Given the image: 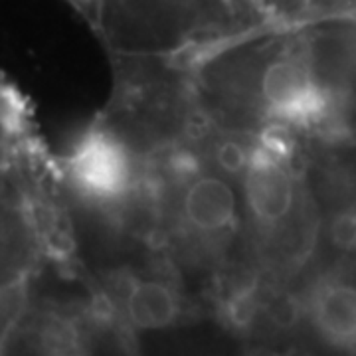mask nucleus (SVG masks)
I'll return each instance as SVG.
<instances>
[{
	"instance_id": "nucleus-1",
	"label": "nucleus",
	"mask_w": 356,
	"mask_h": 356,
	"mask_svg": "<svg viewBox=\"0 0 356 356\" xmlns=\"http://www.w3.org/2000/svg\"><path fill=\"white\" fill-rule=\"evenodd\" d=\"M259 93L273 117L299 125L323 119L337 103L334 93L299 58H281L267 65Z\"/></svg>"
},
{
	"instance_id": "nucleus-2",
	"label": "nucleus",
	"mask_w": 356,
	"mask_h": 356,
	"mask_svg": "<svg viewBox=\"0 0 356 356\" xmlns=\"http://www.w3.org/2000/svg\"><path fill=\"white\" fill-rule=\"evenodd\" d=\"M245 202L264 226H277L289 216L295 202V186L280 151L264 145L245 166Z\"/></svg>"
},
{
	"instance_id": "nucleus-3",
	"label": "nucleus",
	"mask_w": 356,
	"mask_h": 356,
	"mask_svg": "<svg viewBox=\"0 0 356 356\" xmlns=\"http://www.w3.org/2000/svg\"><path fill=\"white\" fill-rule=\"evenodd\" d=\"M76 186L91 198L109 200L127 188L131 165L123 147L105 133H93L77 147L70 161Z\"/></svg>"
},
{
	"instance_id": "nucleus-4",
	"label": "nucleus",
	"mask_w": 356,
	"mask_h": 356,
	"mask_svg": "<svg viewBox=\"0 0 356 356\" xmlns=\"http://www.w3.org/2000/svg\"><path fill=\"white\" fill-rule=\"evenodd\" d=\"M311 317L327 343L356 348V277H332L321 283L311 301Z\"/></svg>"
},
{
	"instance_id": "nucleus-5",
	"label": "nucleus",
	"mask_w": 356,
	"mask_h": 356,
	"mask_svg": "<svg viewBox=\"0 0 356 356\" xmlns=\"http://www.w3.org/2000/svg\"><path fill=\"white\" fill-rule=\"evenodd\" d=\"M188 226L202 234H220L236 224L238 200L234 188L218 177L196 178L182 202Z\"/></svg>"
},
{
	"instance_id": "nucleus-6",
	"label": "nucleus",
	"mask_w": 356,
	"mask_h": 356,
	"mask_svg": "<svg viewBox=\"0 0 356 356\" xmlns=\"http://www.w3.org/2000/svg\"><path fill=\"white\" fill-rule=\"evenodd\" d=\"M129 323L139 331H161L170 327L180 315L177 293L156 280L135 281L125 295Z\"/></svg>"
},
{
	"instance_id": "nucleus-7",
	"label": "nucleus",
	"mask_w": 356,
	"mask_h": 356,
	"mask_svg": "<svg viewBox=\"0 0 356 356\" xmlns=\"http://www.w3.org/2000/svg\"><path fill=\"white\" fill-rule=\"evenodd\" d=\"M218 165L222 166L226 172H242L245 170V166L250 163V156L245 154L242 147L238 143H224L216 153Z\"/></svg>"
},
{
	"instance_id": "nucleus-8",
	"label": "nucleus",
	"mask_w": 356,
	"mask_h": 356,
	"mask_svg": "<svg viewBox=\"0 0 356 356\" xmlns=\"http://www.w3.org/2000/svg\"><path fill=\"white\" fill-rule=\"evenodd\" d=\"M350 4H355V6H356V0H353V2H350Z\"/></svg>"
}]
</instances>
